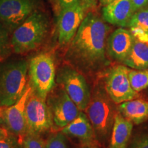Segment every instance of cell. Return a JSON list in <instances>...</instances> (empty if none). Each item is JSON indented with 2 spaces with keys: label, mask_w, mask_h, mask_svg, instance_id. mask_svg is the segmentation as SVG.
Wrapping results in <instances>:
<instances>
[{
  "label": "cell",
  "mask_w": 148,
  "mask_h": 148,
  "mask_svg": "<svg viewBox=\"0 0 148 148\" xmlns=\"http://www.w3.org/2000/svg\"><path fill=\"white\" fill-rule=\"evenodd\" d=\"M110 27L95 10L88 11L66 53L68 60L85 71H95L109 64L106 41Z\"/></svg>",
  "instance_id": "6da1fadb"
},
{
  "label": "cell",
  "mask_w": 148,
  "mask_h": 148,
  "mask_svg": "<svg viewBox=\"0 0 148 148\" xmlns=\"http://www.w3.org/2000/svg\"><path fill=\"white\" fill-rule=\"evenodd\" d=\"M49 29V20L42 12L34 11L12 32V51L18 54L34 50L45 39Z\"/></svg>",
  "instance_id": "7a4b0ae2"
},
{
  "label": "cell",
  "mask_w": 148,
  "mask_h": 148,
  "mask_svg": "<svg viewBox=\"0 0 148 148\" xmlns=\"http://www.w3.org/2000/svg\"><path fill=\"white\" fill-rule=\"evenodd\" d=\"M28 62L25 60L11 61L0 66V108L15 103L27 86Z\"/></svg>",
  "instance_id": "3957f363"
},
{
  "label": "cell",
  "mask_w": 148,
  "mask_h": 148,
  "mask_svg": "<svg viewBox=\"0 0 148 148\" xmlns=\"http://www.w3.org/2000/svg\"><path fill=\"white\" fill-rule=\"evenodd\" d=\"M113 101L102 88H97L84 111L94 130L95 136L101 139L108 137L112 131L114 116Z\"/></svg>",
  "instance_id": "277c9868"
},
{
  "label": "cell",
  "mask_w": 148,
  "mask_h": 148,
  "mask_svg": "<svg viewBox=\"0 0 148 148\" xmlns=\"http://www.w3.org/2000/svg\"><path fill=\"white\" fill-rule=\"evenodd\" d=\"M28 84L38 97L46 99L55 87L56 67L54 59L49 53H40L28 62Z\"/></svg>",
  "instance_id": "5b68a950"
},
{
  "label": "cell",
  "mask_w": 148,
  "mask_h": 148,
  "mask_svg": "<svg viewBox=\"0 0 148 148\" xmlns=\"http://www.w3.org/2000/svg\"><path fill=\"white\" fill-rule=\"evenodd\" d=\"M56 79L79 110H86L90 101L91 93L84 75L75 68L64 65L58 71Z\"/></svg>",
  "instance_id": "8992f818"
},
{
  "label": "cell",
  "mask_w": 148,
  "mask_h": 148,
  "mask_svg": "<svg viewBox=\"0 0 148 148\" xmlns=\"http://www.w3.org/2000/svg\"><path fill=\"white\" fill-rule=\"evenodd\" d=\"M46 102L53 121V127L62 129L78 116L80 112L61 86L53 88L48 94Z\"/></svg>",
  "instance_id": "52a82bcc"
},
{
  "label": "cell",
  "mask_w": 148,
  "mask_h": 148,
  "mask_svg": "<svg viewBox=\"0 0 148 148\" xmlns=\"http://www.w3.org/2000/svg\"><path fill=\"white\" fill-rule=\"evenodd\" d=\"M25 122L27 132L41 135L51 127L53 121L46 99H43L34 92L29 95L25 106Z\"/></svg>",
  "instance_id": "ba28073f"
},
{
  "label": "cell",
  "mask_w": 148,
  "mask_h": 148,
  "mask_svg": "<svg viewBox=\"0 0 148 148\" xmlns=\"http://www.w3.org/2000/svg\"><path fill=\"white\" fill-rule=\"evenodd\" d=\"M128 70L124 64H118L111 68L107 75L105 90L114 103L119 104L138 96V92L132 89L130 83Z\"/></svg>",
  "instance_id": "9c48e42d"
},
{
  "label": "cell",
  "mask_w": 148,
  "mask_h": 148,
  "mask_svg": "<svg viewBox=\"0 0 148 148\" xmlns=\"http://www.w3.org/2000/svg\"><path fill=\"white\" fill-rule=\"evenodd\" d=\"M36 0H0V21L12 32L36 11Z\"/></svg>",
  "instance_id": "30bf717a"
},
{
  "label": "cell",
  "mask_w": 148,
  "mask_h": 148,
  "mask_svg": "<svg viewBox=\"0 0 148 148\" xmlns=\"http://www.w3.org/2000/svg\"><path fill=\"white\" fill-rule=\"evenodd\" d=\"M32 89L27 84L25 92L18 100L12 106L1 108L0 110V120L3 126L11 134L18 138L24 137L27 133L25 122V106Z\"/></svg>",
  "instance_id": "8fae6325"
},
{
  "label": "cell",
  "mask_w": 148,
  "mask_h": 148,
  "mask_svg": "<svg viewBox=\"0 0 148 148\" xmlns=\"http://www.w3.org/2000/svg\"><path fill=\"white\" fill-rule=\"evenodd\" d=\"M87 12L80 2L73 6L60 10L58 14L56 34L61 45L69 44Z\"/></svg>",
  "instance_id": "7c38bea8"
},
{
  "label": "cell",
  "mask_w": 148,
  "mask_h": 148,
  "mask_svg": "<svg viewBox=\"0 0 148 148\" xmlns=\"http://www.w3.org/2000/svg\"><path fill=\"white\" fill-rule=\"evenodd\" d=\"M134 37L129 29L119 27L108 35L106 41L107 54L112 60L123 62L132 49Z\"/></svg>",
  "instance_id": "4fadbf2b"
},
{
  "label": "cell",
  "mask_w": 148,
  "mask_h": 148,
  "mask_svg": "<svg viewBox=\"0 0 148 148\" xmlns=\"http://www.w3.org/2000/svg\"><path fill=\"white\" fill-rule=\"evenodd\" d=\"M134 13L132 0H115L101 8V17L107 23L127 27Z\"/></svg>",
  "instance_id": "5bb4252c"
},
{
  "label": "cell",
  "mask_w": 148,
  "mask_h": 148,
  "mask_svg": "<svg viewBox=\"0 0 148 148\" xmlns=\"http://www.w3.org/2000/svg\"><path fill=\"white\" fill-rule=\"evenodd\" d=\"M66 136L77 138L81 143L90 145L95 139V132L86 114L80 111L78 116L67 125L61 129Z\"/></svg>",
  "instance_id": "9a60e30c"
},
{
  "label": "cell",
  "mask_w": 148,
  "mask_h": 148,
  "mask_svg": "<svg viewBox=\"0 0 148 148\" xmlns=\"http://www.w3.org/2000/svg\"><path fill=\"white\" fill-rule=\"evenodd\" d=\"M133 129V123L119 112L114 116L109 148H126Z\"/></svg>",
  "instance_id": "2e32d148"
},
{
  "label": "cell",
  "mask_w": 148,
  "mask_h": 148,
  "mask_svg": "<svg viewBox=\"0 0 148 148\" xmlns=\"http://www.w3.org/2000/svg\"><path fill=\"white\" fill-rule=\"evenodd\" d=\"M119 112L125 119L136 125L148 119V101L133 99L119 103Z\"/></svg>",
  "instance_id": "e0dca14e"
},
{
  "label": "cell",
  "mask_w": 148,
  "mask_h": 148,
  "mask_svg": "<svg viewBox=\"0 0 148 148\" xmlns=\"http://www.w3.org/2000/svg\"><path fill=\"white\" fill-rule=\"evenodd\" d=\"M122 63L133 69H148V42L134 38L132 49Z\"/></svg>",
  "instance_id": "ac0fdd59"
},
{
  "label": "cell",
  "mask_w": 148,
  "mask_h": 148,
  "mask_svg": "<svg viewBox=\"0 0 148 148\" xmlns=\"http://www.w3.org/2000/svg\"><path fill=\"white\" fill-rule=\"evenodd\" d=\"M127 27L135 38L148 42V6L134 12Z\"/></svg>",
  "instance_id": "d6986e66"
},
{
  "label": "cell",
  "mask_w": 148,
  "mask_h": 148,
  "mask_svg": "<svg viewBox=\"0 0 148 148\" xmlns=\"http://www.w3.org/2000/svg\"><path fill=\"white\" fill-rule=\"evenodd\" d=\"M128 77L132 89L138 92L148 88V69H129Z\"/></svg>",
  "instance_id": "ffe728a7"
},
{
  "label": "cell",
  "mask_w": 148,
  "mask_h": 148,
  "mask_svg": "<svg viewBox=\"0 0 148 148\" xmlns=\"http://www.w3.org/2000/svg\"><path fill=\"white\" fill-rule=\"evenodd\" d=\"M8 31L1 22H0V59L6 58L10 54L12 48L9 39Z\"/></svg>",
  "instance_id": "44dd1931"
},
{
  "label": "cell",
  "mask_w": 148,
  "mask_h": 148,
  "mask_svg": "<svg viewBox=\"0 0 148 148\" xmlns=\"http://www.w3.org/2000/svg\"><path fill=\"white\" fill-rule=\"evenodd\" d=\"M22 145L23 148H46V141L39 134L27 132L22 139Z\"/></svg>",
  "instance_id": "7402d4cb"
},
{
  "label": "cell",
  "mask_w": 148,
  "mask_h": 148,
  "mask_svg": "<svg viewBox=\"0 0 148 148\" xmlns=\"http://www.w3.org/2000/svg\"><path fill=\"white\" fill-rule=\"evenodd\" d=\"M46 148H69L66 135L61 132L51 134L46 141Z\"/></svg>",
  "instance_id": "603a6c76"
},
{
  "label": "cell",
  "mask_w": 148,
  "mask_h": 148,
  "mask_svg": "<svg viewBox=\"0 0 148 148\" xmlns=\"http://www.w3.org/2000/svg\"><path fill=\"white\" fill-rule=\"evenodd\" d=\"M0 148H23V145L18 137L9 133L6 137L0 140Z\"/></svg>",
  "instance_id": "cb8c5ba5"
},
{
  "label": "cell",
  "mask_w": 148,
  "mask_h": 148,
  "mask_svg": "<svg viewBox=\"0 0 148 148\" xmlns=\"http://www.w3.org/2000/svg\"><path fill=\"white\" fill-rule=\"evenodd\" d=\"M130 148H148V135H141L135 138Z\"/></svg>",
  "instance_id": "d4e9b609"
},
{
  "label": "cell",
  "mask_w": 148,
  "mask_h": 148,
  "mask_svg": "<svg viewBox=\"0 0 148 148\" xmlns=\"http://www.w3.org/2000/svg\"><path fill=\"white\" fill-rule=\"evenodd\" d=\"M79 3V0H58V4H57V8L56 10L57 14H58L60 10L70 8Z\"/></svg>",
  "instance_id": "484cf974"
},
{
  "label": "cell",
  "mask_w": 148,
  "mask_h": 148,
  "mask_svg": "<svg viewBox=\"0 0 148 148\" xmlns=\"http://www.w3.org/2000/svg\"><path fill=\"white\" fill-rule=\"evenodd\" d=\"M79 2L86 12L88 11L95 10L97 3H99L98 0H79Z\"/></svg>",
  "instance_id": "4316f807"
},
{
  "label": "cell",
  "mask_w": 148,
  "mask_h": 148,
  "mask_svg": "<svg viewBox=\"0 0 148 148\" xmlns=\"http://www.w3.org/2000/svg\"><path fill=\"white\" fill-rule=\"evenodd\" d=\"M134 12L148 6V0H132Z\"/></svg>",
  "instance_id": "83f0119b"
},
{
  "label": "cell",
  "mask_w": 148,
  "mask_h": 148,
  "mask_svg": "<svg viewBox=\"0 0 148 148\" xmlns=\"http://www.w3.org/2000/svg\"><path fill=\"white\" fill-rule=\"evenodd\" d=\"M8 130L5 128V127L2 126V125H0V140L2 139V138L6 137L9 134Z\"/></svg>",
  "instance_id": "f1b7e54d"
},
{
  "label": "cell",
  "mask_w": 148,
  "mask_h": 148,
  "mask_svg": "<svg viewBox=\"0 0 148 148\" xmlns=\"http://www.w3.org/2000/svg\"><path fill=\"white\" fill-rule=\"evenodd\" d=\"M115 1V0H98V2H99V5H100L101 7H103L109 4V3L112 2V1Z\"/></svg>",
  "instance_id": "f546056e"
},
{
  "label": "cell",
  "mask_w": 148,
  "mask_h": 148,
  "mask_svg": "<svg viewBox=\"0 0 148 148\" xmlns=\"http://www.w3.org/2000/svg\"><path fill=\"white\" fill-rule=\"evenodd\" d=\"M49 1H50V2L52 3L53 5H54L56 10L57 4H58V0H49Z\"/></svg>",
  "instance_id": "4dcf8cb0"
},
{
  "label": "cell",
  "mask_w": 148,
  "mask_h": 148,
  "mask_svg": "<svg viewBox=\"0 0 148 148\" xmlns=\"http://www.w3.org/2000/svg\"><path fill=\"white\" fill-rule=\"evenodd\" d=\"M82 148H98V147H95V146H90V145H88V146H86V147H82Z\"/></svg>",
  "instance_id": "1f68e13d"
},
{
  "label": "cell",
  "mask_w": 148,
  "mask_h": 148,
  "mask_svg": "<svg viewBox=\"0 0 148 148\" xmlns=\"http://www.w3.org/2000/svg\"><path fill=\"white\" fill-rule=\"evenodd\" d=\"M1 108H0V110H1Z\"/></svg>",
  "instance_id": "d6a6232c"
},
{
  "label": "cell",
  "mask_w": 148,
  "mask_h": 148,
  "mask_svg": "<svg viewBox=\"0 0 148 148\" xmlns=\"http://www.w3.org/2000/svg\"><path fill=\"white\" fill-rule=\"evenodd\" d=\"M0 60H1V59H0Z\"/></svg>",
  "instance_id": "836d02e7"
}]
</instances>
